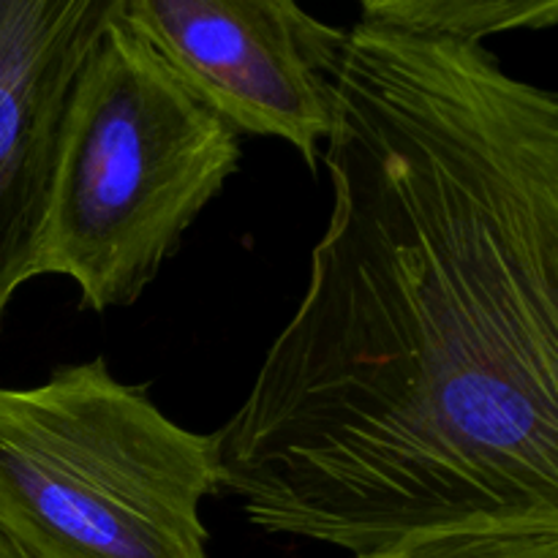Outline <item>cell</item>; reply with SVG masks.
Instances as JSON below:
<instances>
[{
    "mask_svg": "<svg viewBox=\"0 0 558 558\" xmlns=\"http://www.w3.org/2000/svg\"><path fill=\"white\" fill-rule=\"evenodd\" d=\"M308 287L218 428L267 534L354 556L558 523V96L483 44L360 20Z\"/></svg>",
    "mask_w": 558,
    "mask_h": 558,
    "instance_id": "cell-1",
    "label": "cell"
},
{
    "mask_svg": "<svg viewBox=\"0 0 558 558\" xmlns=\"http://www.w3.org/2000/svg\"><path fill=\"white\" fill-rule=\"evenodd\" d=\"M238 169L240 136L118 14L65 98L36 276L74 281L85 311L129 308Z\"/></svg>",
    "mask_w": 558,
    "mask_h": 558,
    "instance_id": "cell-2",
    "label": "cell"
},
{
    "mask_svg": "<svg viewBox=\"0 0 558 558\" xmlns=\"http://www.w3.org/2000/svg\"><path fill=\"white\" fill-rule=\"evenodd\" d=\"M221 439L169 420L107 360L0 387V529L31 558H210Z\"/></svg>",
    "mask_w": 558,
    "mask_h": 558,
    "instance_id": "cell-3",
    "label": "cell"
},
{
    "mask_svg": "<svg viewBox=\"0 0 558 558\" xmlns=\"http://www.w3.org/2000/svg\"><path fill=\"white\" fill-rule=\"evenodd\" d=\"M120 20L234 134L276 136L319 169L347 31L292 0H123Z\"/></svg>",
    "mask_w": 558,
    "mask_h": 558,
    "instance_id": "cell-4",
    "label": "cell"
},
{
    "mask_svg": "<svg viewBox=\"0 0 558 558\" xmlns=\"http://www.w3.org/2000/svg\"><path fill=\"white\" fill-rule=\"evenodd\" d=\"M123 0H0V325L36 276L65 98Z\"/></svg>",
    "mask_w": 558,
    "mask_h": 558,
    "instance_id": "cell-5",
    "label": "cell"
},
{
    "mask_svg": "<svg viewBox=\"0 0 558 558\" xmlns=\"http://www.w3.org/2000/svg\"><path fill=\"white\" fill-rule=\"evenodd\" d=\"M360 20L417 36L483 44L510 31H539L558 22L556 0H363Z\"/></svg>",
    "mask_w": 558,
    "mask_h": 558,
    "instance_id": "cell-6",
    "label": "cell"
},
{
    "mask_svg": "<svg viewBox=\"0 0 558 558\" xmlns=\"http://www.w3.org/2000/svg\"><path fill=\"white\" fill-rule=\"evenodd\" d=\"M354 558H558V523H472L414 534Z\"/></svg>",
    "mask_w": 558,
    "mask_h": 558,
    "instance_id": "cell-7",
    "label": "cell"
},
{
    "mask_svg": "<svg viewBox=\"0 0 558 558\" xmlns=\"http://www.w3.org/2000/svg\"><path fill=\"white\" fill-rule=\"evenodd\" d=\"M0 558H31V556H27L25 550H22L20 545H16L14 539L0 529Z\"/></svg>",
    "mask_w": 558,
    "mask_h": 558,
    "instance_id": "cell-8",
    "label": "cell"
}]
</instances>
